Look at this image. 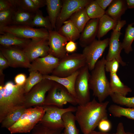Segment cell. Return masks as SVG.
Returning <instances> with one entry per match:
<instances>
[{
  "mask_svg": "<svg viewBox=\"0 0 134 134\" xmlns=\"http://www.w3.org/2000/svg\"><path fill=\"white\" fill-rule=\"evenodd\" d=\"M134 24L133 23L128 25L122 42L123 49L127 54H129L133 51L132 45L134 40V27L133 26Z\"/></svg>",
  "mask_w": 134,
  "mask_h": 134,
  "instance_id": "31",
  "label": "cell"
},
{
  "mask_svg": "<svg viewBox=\"0 0 134 134\" xmlns=\"http://www.w3.org/2000/svg\"><path fill=\"white\" fill-rule=\"evenodd\" d=\"M99 21V19H91L87 23L79 38V43L81 47L84 48L96 39Z\"/></svg>",
  "mask_w": 134,
  "mask_h": 134,
  "instance_id": "18",
  "label": "cell"
},
{
  "mask_svg": "<svg viewBox=\"0 0 134 134\" xmlns=\"http://www.w3.org/2000/svg\"><path fill=\"white\" fill-rule=\"evenodd\" d=\"M98 127L100 131L107 133L110 130L111 125L110 122L106 118L101 120Z\"/></svg>",
  "mask_w": 134,
  "mask_h": 134,
  "instance_id": "40",
  "label": "cell"
},
{
  "mask_svg": "<svg viewBox=\"0 0 134 134\" xmlns=\"http://www.w3.org/2000/svg\"><path fill=\"white\" fill-rule=\"evenodd\" d=\"M17 8L28 12L35 13L39 9L35 7L32 0H11Z\"/></svg>",
  "mask_w": 134,
  "mask_h": 134,
  "instance_id": "36",
  "label": "cell"
},
{
  "mask_svg": "<svg viewBox=\"0 0 134 134\" xmlns=\"http://www.w3.org/2000/svg\"><path fill=\"white\" fill-rule=\"evenodd\" d=\"M89 134H117L115 133L110 134L106 132H104L101 131H97L94 130L93 131L90 132Z\"/></svg>",
  "mask_w": 134,
  "mask_h": 134,
  "instance_id": "50",
  "label": "cell"
},
{
  "mask_svg": "<svg viewBox=\"0 0 134 134\" xmlns=\"http://www.w3.org/2000/svg\"><path fill=\"white\" fill-rule=\"evenodd\" d=\"M35 26L44 28L48 31L54 30L48 16L44 17L42 11L38 9L35 13L31 24V27Z\"/></svg>",
  "mask_w": 134,
  "mask_h": 134,
  "instance_id": "32",
  "label": "cell"
},
{
  "mask_svg": "<svg viewBox=\"0 0 134 134\" xmlns=\"http://www.w3.org/2000/svg\"><path fill=\"white\" fill-rule=\"evenodd\" d=\"M106 60L104 56L97 62L91 71L89 83L93 95L99 101L102 102L112 93L109 81L105 74V64Z\"/></svg>",
  "mask_w": 134,
  "mask_h": 134,
  "instance_id": "3",
  "label": "cell"
},
{
  "mask_svg": "<svg viewBox=\"0 0 134 134\" xmlns=\"http://www.w3.org/2000/svg\"><path fill=\"white\" fill-rule=\"evenodd\" d=\"M100 6L105 10L106 8L109 6L113 0H96Z\"/></svg>",
  "mask_w": 134,
  "mask_h": 134,
  "instance_id": "45",
  "label": "cell"
},
{
  "mask_svg": "<svg viewBox=\"0 0 134 134\" xmlns=\"http://www.w3.org/2000/svg\"><path fill=\"white\" fill-rule=\"evenodd\" d=\"M57 32L61 35L68 38L70 41L74 42L79 38L81 33L69 19L65 22Z\"/></svg>",
  "mask_w": 134,
  "mask_h": 134,
  "instance_id": "24",
  "label": "cell"
},
{
  "mask_svg": "<svg viewBox=\"0 0 134 134\" xmlns=\"http://www.w3.org/2000/svg\"><path fill=\"white\" fill-rule=\"evenodd\" d=\"M60 59L49 54L43 57L39 58L31 63L28 69L30 72L37 71L43 75L52 73L58 65Z\"/></svg>",
  "mask_w": 134,
  "mask_h": 134,
  "instance_id": "16",
  "label": "cell"
},
{
  "mask_svg": "<svg viewBox=\"0 0 134 134\" xmlns=\"http://www.w3.org/2000/svg\"><path fill=\"white\" fill-rule=\"evenodd\" d=\"M67 103L74 105H78L76 99L65 87L55 82L48 92L43 105H54L63 108Z\"/></svg>",
  "mask_w": 134,
  "mask_h": 134,
  "instance_id": "6",
  "label": "cell"
},
{
  "mask_svg": "<svg viewBox=\"0 0 134 134\" xmlns=\"http://www.w3.org/2000/svg\"><path fill=\"white\" fill-rule=\"evenodd\" d=\"M35 13L16 8L10 25H26L31 27V24Z\"/></svg>",
  "mask_w": 134,
  "mask_h": 134,
  "instance_id": "23",
  "label": "cell"
},
{
  "mask_svg": "<svg viewBox=\"0 0 134 134\" xmlns=\"http://www.w3.org/2000/svg\"><path fill=\"white\" fill-rule=\"evenodd\" d=\"M90 19L86 13L85 8H84L75 12L70 17L69 20L81 33Z\"/></svg>",
  "mask_w": 134,
  "mask_h": 134,
  "instance_id": "28",
  "label": "cell"
},
{
  "mask_svg": "<svg viewBox=\"0 0 134 134\" xmlns=\"http://www.w3.org/2000/svg\"><path fill=\"white\" fill-rule=\"evenodd\" d=\"M65 49L67 53L74 52L77 49V45L76 43L72 41H69L66 45Z\"/></svg>",
  "mask_w": 134,
  "mask_h": 134,
  "instance_id": "44",
  "label": "cell"
},
{
  "mask_svg": "<svg viewBox=\"0 0 134 134\" xmlns=\"http://www.w3.org/2000/svg\"><path fill=\"white\" fill-rule=\"evenodd\" d=\"M91 0H62L61 11L56 21V30L57 31L65 22L77 10L85 8Z\"/></svg>",
  "mask_w": 134,
  "mask_h": 134,
  "instance_id": "13",
  "label": "cell"
},
{
  "mask_svg": "<svg viewBox=\"0 0 134 134\" xmlns=\"http://www.w3.org/2000/svg\"><path fill=\"white\" fill-rule=\"evenodd\" d=\"M23 50L31 63L37 58L45 57L49 54L48 39H31Z\"/></svg>",
  "mask_w": 134,
  "mask_h": 134,
  "instance_id": "14",
  "label": "cell"
},
{
  "mask_svg": "<svg viewBox=\"0 0 134 134\" xmlns=\"http://www.w3.org/2000/svg\"><path fill=\"white\" fill-rule=\"evenodd\" d=\"M126 1L128 8H134V0H126Z\"/></svg>",
  "mask_w": 134,
  "mask_h": 134,
  "instance_id": "49",
  "label": "cell"
},
{
  "mask_svg": "<svg viewBox=\"0 0 134 134\" xmlns=\"http://www.w3.org/2000/svg\"><path fill=\"white\" fill-rule=\"evenodd\" d=\"M46 1L48 16L53 29L56 30V21L61 11L62 0H46Z\"/></svg>",
  "mask_w": 134,
  "mask_h": 134,
  "instance_id": "22",
  "label": "cell"
},
{
  "mask_svg": "<svg viewBox=\"0 0 134 134\" xmlns=\"http://www.w3.org/2000/svg\"><path fill=\"white\" fill-rule=\"evenodd\" d=\"M27 108L23 106L8 114L0 123L1 127L8 129L18 121Z\"/></svg>",
  "mask_w": 134,
  "mask_h": 134,
  "instance_id": "29",
  "label": "cell"
},
{
  "mask_svg": "<svg viewBox=\"0 0 134 134\" xmlns=\"http://www.w3.org/2000/svg\"><path fill=\"white\" fill-rule=\"evenodd\" d=\"M65 134H79V131L75 123L76 121L75 115L71 112L64 113L62 116Z\"/></svg>",
  "mask_w": 134,
  "mask_h": 134,
  "instance_id": "27",
  "label": "cell"
},
{
  "mask_svg": "<svg viewBox=\"0 0 134 134\" xmlns=\"http://www.w3.org/2000/svg\"><path fill=\"white\" fill-rule=\"evenodd\" d=\"M14 6L11 0H0V11L9 9Z\"/></svg>",
  "mask_w": 134,
  "mask_h": 134,
  "instance_id": "43",
  "label": "cell"
},
{
  "mask_svg": "<svg viewBox=\"0 0 134 134\" xmlns=\"http://www.w3.org/2000/svg\"><path fill=\"white\" fill-rule=\"evenodd\" d=\"M85 8L88 16L91 19H99L105 14V11L100 6L96 0H92Z\"/></svg>",
  "mask_w": 134,
  "mask_h": 134,
  "instance_id": "33",
  "label": "cell"
},
{
  "mask_svg": "<svg viewBox=\"0 0 134 134\" xmlns=\"http://www.w3.org/2000/svg\"><path fill=\"white\" fill-rule=\"evenodd\" d=\"M108 101L100 102L94 98L91 101L76 107L75 116L83 134H89L98 126L102 120L107 118Z\"/></svg>",
  "mask_w": 134,
  "mask_h": 134,
  "instance_id": "1",
  "label": "cell"
},
{
  "mask_svg": "<svg viewBox=\"0 0 134 134\" xmlns=\"http://www.w3.org/2000/svg\"><path fill=\"white\" fill-rule=\"evenodd\" d=\"M16 9L14 6L9 9L0 11V28L10 25Z\"/></svg>",
  "mask_w": 134,
  "mask_h": 134,
  "instance_id": "37",
  "label": "cell"
},
{
  "mask_svg": "<svg viewBox=\"0 0 134 134\" xmlns=\"http://www.w3.org/2000/svg\"><path fill=\"white\" fill-rule=\"evenodd\" d=\"M117 22L105 14L99 19L97 36L98 39H100L110 30H113Z\"/></svg>",
  "mask_w": 134,
  "mask_h": 134,
  "instance_id": "26",
  "label": "cell"
},
{
  "mask_svg": "<svg viewBox=\"0 0 134 134\" xmlns=\"http://www.w3.org/2000/svg\"><path fill=\"white\" fill-rule=\"evenodd\" d=\"M0 34L8 33L18 37L32 39L48 38L49 32L46 29L35 28L26 25H10L0 28Z\"/></svg>",
  "mask_w": 134,
  "mask_h": 134,
  "instance_id": "9",
  "label": "cell"
},
{
  "mask_svg": "<svg viewBox=\"0 0 134 134\" xmlns=\"http://www.w3.org/2000/svg\"><path fill=\"white\" fill-rule=\"evenodd\" d=\"M25 84H14L9 81L4 85H0V123L10 113L25 106Z\"/></svg>",
  "mask_w": 134,
  "mask_h": 134,
  "instance_id": "2",
  "label": "cell"
},
{
  "mask_svg": "<svg viewBox=\"0 0 134 134\" xmlns=\"http://www.w3.org/2000/svg\"><path fill=\"white\" fill-rule=\"evenodd\" d=\"M116 133L117 134H126L123 124L122 122H120L118 124Z\"/></svg>",
  "mask_w": 134,
  "mask_h": 134,
  "instance_id": "48",
  "label": "cell"
},
{
  "mask_svg": "<svg viewBox=\"0 0 134 134\" xmlns=\"http://www.w3.org/2000/svg\"><path fill=\"white\" fill-rule=\"evenodd\" d=\"M45 113L41 121L38 123L48 128L53 129L62 130L64 125L62 116L68 112H75L76 107L69 106L63 108L54 105H43Z\"/></svg>",
  "mask_w": 134,
  "mask_h": 134,
  "instance_id": "7",
  "label": "cell"
},
{
  "mask_svg": "<svg viewBox=\"0 0 134 134\" xmlns=\"http://www.w3.org/2000/svg\"><path fill=\"white\" fill-rule=\"evenodd\" d=\"M128 8L126 0H113L105 11V14L118 21L121 20L122 16Z\"/></svg>",
  "mask_w": 134,
  "mask_h": 134,
  "instance_id": "21",
  "label": "cell"
},
{
  "mask_svg": "<svg viewBox=\"0 0 134 134\" xmlns=\"http://www.w3.org/2000/svg\"><path fill=\"white\" fill-rule=\"evenodd\" d=\"M126 24L125 20H120L117 21V23L113 31L116 32H121V30L122 27Z\"/></svg>",
  "mask_w": 134,
  "mask_h": 134,
  "instance_id": "46",
  "label": "cell"
},
{
  "mask_svg": "<svg viewBox=\"0 0 134 134\" xmlns=\"http://www.w3.org/2000/svg\"><path fill=\"white\" fill-rule=\"evenodd\" d=\"M31 40V39L20 38L8 33L0 35V45L2 47H14L23 49Z\"/></svg>",
  "mask_w": 134,
  "mask_h": 134,
  "instance_id": "20",
  "label": "cell"
},
{
  "mask_svg": "<svg viewBox=\"0 0 134 134\" xmlns=\"http://www.w3.org/2000/svg\"><path fill=\"white\" fill-rule=\"evenodd\" d=\"M109 112L114 117H125L134 120V108H125L117 104L111 105L108 108Z\"/></svg>",
  "mask_w": 134,
  "mask_h": 134,
  "instance_id": "30",
  "label": "cell"
},
{
  "mask_svg": "<svg viewBox=\"0 0 134 134\" xmlns=\"http://www.w3.org/2000/svg\"><path fill=\"white\" fill-rule=\"evenodd\" d=\"M120 63L115 59L109 61H106L105 64L106 71L110 73H117L119 66Z\"/></svg>",
  "mask_w": 134,
  "mask_h": 134,
  "instance_id": "39",
  "label": "cell"
},
{
  "mask_svg": "<svg viewBox=\"0 0 134 134\" xmlns=\"http://www.w3.org/2000/svg\"><path fill=\"white\" fill-rule=\"evenodd\" d=\"M55 82L45 78L34 86L25 94V106L27 108L42 106L46 94Z\"/></svg>",
  "mask_w": 134,
  "mask_h": 134,
  "instance_id": "8",
  "label": "cell"
},
{
  "mask_svg": "<svg viewBox=\"0 0 134 134\" xmlns=\"http://www.w3.org/2000/svg\"><path fill=\"white\" fill-rule=\"evenodd\" d=\"M86 65L85 57L83 54L68 53L60 59L58 64L52 75L59 77H65L79 70Z\"/></svg>",
  "mask_w": 134,
  "mask_h": 134,
  "instance_id": "5",
  "label": "cell"
},
{
  "mask_svg": "<svg viewBox=\"0 0 134 134\" xmlns=\"http://www.w3.org/2000/svg\"><path fill=\"white\" fill-rule=\"evenodd\" d=\"M34 4L38 9L46 5V0H32Z\"/></svg>",
  "mask_w": 134,
  "mask_h": 134,
  "instance_id": "47",
  "label": "cell"
},
{
  "mask_svg": "<svg viewBox=\"0 0 134 134\" xmlns=\"http://www.w3.org/2000/svg\"><path fill=\"white\" fill-rule=\"evenodd\" d=\"M62 130L50 129L38 123L32 130L31 134H61Z\"/></svg>",
  "mask_w": 134,
  "mask_h": 134,
  "instance_id": "38",
  "label": "cell"
},
{
  "mask_svg": "<svg viewBox=\"0 0 134 134\" xmlns=\"http://www.w3.org/2000/svg\"><path fill=\"white\" fill-rule=\"evenodd\" d=\"M126 134H134V133L130 132H126Z\"/></svg>",
  "mask_w": 134,
  "mask_h": 134,
  "instance_id": "51",
  "label": "cell"
},
{
  "mask_svg": "<svg viewBox=\"0 0 134 134\" xmlns=\"http://www.w3.org/2000/svg\"><path fill=\"white\" fill-rule=\"evenodd\" d=\"M9 67L7 60L0 52V76L4 75L3 70Z\"/></svg>",
  "mask_w": 134,
  "mask_h": 134,
  "instance_id": "41",
  "label": "cell"
},
{
  "mask_svg": "<svg viewBox=\"0 0 134 134\" xmlns=\"http://www.w3.org/2000/svg\"><path fill=\"white\" fill-rule=\"evenodd\" d=\"M110 38L103 40L95 39L84 48L82 54L86 59V64L90 71L94 68L97 62L109 45Z\"/></svg>",
  "mask_w": 134,
  "mask_h": 134,
  "instance_id": "11",
  "label": "cell"
},
{
  "mask_svg": "<svg viewBox=\"0 0 134 134\" xmlns=\"http://www.w3.org/2000/svg\"><path fill=\"white\" fill-rule=\"evenodd\" d=\"M48 32L49 54L60 59L67 54L65 47L67 42L70 40L56 30H51Z\"/></svg>",
  "mask_w": 134,
  "mask_h": 134,
  "instance_id": "15",
  "label": "cell"
},
{
  "mask_svg": "<svg viewBox=\"0 0 134 134\" xmlns=\"http://www.w3.org/2000/svg\"><path fill=\"white\" fill-rule=\"evenodd\" d=\"M110 85L112 93L126 97L129 93L132 92L130 88L121 81L117 73H110Z\"/></svg>",
  "mask_w": 134,
  "mask_h": 134,
  "instance_id": "25",
  "label": "cell"
},
{
  "mask_svg": "<svg viewBox=\"0 0 134 134\" xmlns=\"http://www.w3.org/2000/svg\"><path fill=\"white\" fill-rule=\"evenodd\" d=\"M122 33L121 32L113 31L110 38L109 48L105 59L107 61L115 59L122 66H124L126 63L122 60L120 53L123 49L122 43L119 41V39Z\"/></svg>",
  "mask_w": 134,
  "mask_h": 134,
  "instance_id": "17",
  "label": "cell"
},
{
  "mask_svg": "<svg viewBox=\"0 0 134 134\" xmlns=\"http://www.w3.org/2000/svg\"><path fill=\"white\" fill-rule=\"evenodd\" d=\"M0 52L7 60L9 66L13 67H30L31 63L23 49L14 47L0 46Z\"/></svg>",
  "mask_w": 134,
  "mask_h": 134,
  "instance_id": "12",
  "label": "cell"
},
{
  "mask_svg": "<svg viewBox=\"0 0 134 134\" xmlns=\"http://www.w3.org/2000/svg\"><path fill=\"white\" fill-rule=\"evenodd\" d=\"M45 113L42 106L27 108L18 121L8 130L11 134L30 133L41 121Z\"/></svg>",
  "mask_w": 134,
  "mask_h": 134,
  "instance_id": "4",
  "label": "cell"
},
{
  "mask_svg": "<svg viewBox=\"0 0 134 134\" xmlns=\"http://www.w3.org/2000/svg\"><path fill=\"white\" fill-rule=\"evenodd\" d=\"M79 70L75 72L69 76L65 77H59L52 75H43V77L44 78L52 80L63 85L76 99L75 86Z\"/></svg>",
  "mask_w": 134,
  "mask_h": 134,
  "instance_id": "19",
  "label": "cell"
},
{
  "mask_svg": "<svg viewBox=\"0 0 134 134\" xmlns=\"http://www.w3.org/2000/svg\"><path fill=\"white\" fill-rule=\"evenodd\" d=\"M27 78L25 74L20 73L17 74L14 78V81L16 84L22 85L26 83Z\"/></svg>",
  "mask_w": 134,
  "mask_h": 134,
  "instance_id": "42",
  "label": "cell"
},
{
  "mask_svg": "<svg viewBox=\"0 0 134 134\" xmlns=\"http://www.w3.org/2000/svg\"><path fill=\"white\" fill-rule=\"evenodd\" d=\"M110 96L115 103L134 108V97H128L116 93H112Z\"/></svg>",
  "mask_w": 134,
  "mask_h": 134,
  "instance_id": "35",
  "label": "cell"
},
{
  "mask_svg": "<svg viewBox=\"0 0 134 134\" xmlns=\"http://www.w3.org/2000/svg\"><path fill=\"white\" fill-rule=\"evenodd\" d=\"M89 71L86 65L79 70L76 80L75 90L78 105L85 104L90 101Z\"/></svg>",
  "mask_w": 134,
  "mask_h": 134,
  "instance_id": "10",
  "label": "cell"
},
{
  "mask_svg": "<svg viewBox=\"0 0 134 134\" xmlns=\"http://www.w3.org/2000/svg\"><path fill=\"white\" fill-rule=\"evenodd\" d=\"M61 134H65L63 133H62Z\"/></svg>",
  "mask_w": 134,
  "mask_h": 134,
  "instance_id": "52",
  "label": "cell"
},
{
  "mask_svg": "<svg viewBox=\"0 0 134 134\" xmlns=\"http://www.w3.org/2000/svg\"><path fill=\"white\" fill-rule=\"evenodd\" d=\"M43 79V75L37 71H34L30 72L29 76L27 78L25 84L26 94L28 93L34 86Z\"/></svg>",
  "mask_w": 134,
  "mask_h": 134,
  "instance_id": "34",
  "label": "cell"
}]
</instances>
